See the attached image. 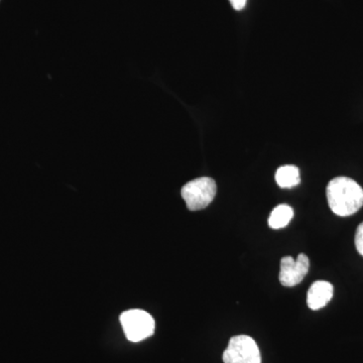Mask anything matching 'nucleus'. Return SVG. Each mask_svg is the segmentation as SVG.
<instances>
[{
	"label": "nucleus",
	"mask_w": 363,
	"mask_h": 363,
	"mask_svg": "<svg viewBox=\"0 0 363 363\" xmlns=\"http://www.w3.org/2000/svg\"><path fill=\"white\" fill-rule=\"evenodd\" d=\"M326 194L329 207L338 216H350L363 206V189L347 177H337L329 182Z\"/></svg>",
	"instance_id": "f257e3e1"
},
{
	"label": "nucleus",
	"mask_w": 363,
	"mask_h": 363,
	"mask_svg": "<svg viewBox=\"0 0 363 363\" xmlns=\"http://www.w3.org/2000/svg\"><path fill=\"white\" fill-rule=\"evenodd\" d=\"M216 191V183L213 179L202 177L186 184L182 188L181 194L188 209L198 211L204 209L213 201Z\"/></svg>",
	"instance_id": "f03ea898"
},
{
	"label": "nucleus",
	"mask_w": 363,
	"mask_h": 363,
	"mask_svg": "<svg viewBox=\"0 0 363 363\" xmlns=\"http://www.w3.org/2000/svg\"><path fill=\"white\" fill-rule=\"evenodd\" d=\"M121 323L126 338L131 342H140L154 334V318L143 310H128L121 315Z\"/></svg>",
	"instance_id": "7ed1b4c3"
},
{
	"label": "nucleus",
	"mask_w": 363,
	"mask_h": 363,
	"mask_svg": "<svg viewBox=\"0 0 363 363\" xmlns=\"http://www.w3.org/2000/svg\"><path fill=\"white\" fill-rule=\"evenodd\" d=\"M223 362L262 363L259 346L250 336H234L223 352Z\"/></svg>",
	"instance_id": "20e7f679"
},
{
	"label": "nucleus",
	"mask_w": 363,
	"mask_h": 363,
	"mask_svg": "<svg viewBox=\"0 0 363 363\" xmlns=\"http://www.w3.org/2000/svg\"><path fill=\"white\" fill-rule=\"evenodd\" d=\"M309 267V257L304 253L298 255L296 259L292 257H284L279 266V283L286 288L298 285L307 276Z\"/></svg>",
	"instance_id": "39448f33"
},
{
	"label": "nucleus",
	"mask_w": 363,
	"mask_h": 363,
	"mask_svg": "<svg viewBox=\"0 0 363 363\" xmlns=\"http://www.w3.org/2000/svg\"><path fill=\"white\" fill-rule=\"evenodd\" d=\"M334 288L331 283L326 281H317L312 284L308 291V307L314 311L322 309L330 302L333 297Z\"/></svg>",
	"instance_id": "423d86ee"
},
{
	"label": "nucleus",
	"mask_w": 363,
	"mask_h": 363,
	"mask_svg": "<svg viewBox=\"0 0 363 363\" xmlns=\"http://www.w3.org/2000/svg\"><path fill=\"white\" fill-rule=\"evenodd\" d=\"M276 182L281 188L296 187L301 182L300 169L292 164L279 167L276 173Z\"/></svg>",
	"instance_id": "0eeeda50"
},
{
	"label": "nucleus",
	"mask_w": 363,
	"mask_h": 363,
	"mask_svg": "<svg viewBox=\"0 0 363 363\" xmlns=\"http://www.w3.org/2000/svg\"><path fill=\"white\" fill-rule=\"evenodd\" d=\"M294 216L292 208L289 205L281 204L272 209L269 218V225L272 229L284 228L290 223Z\"/></svg>",
	"instance_id": "6e6552de"
},
{
	"label": "nucleus",
	"mask_w": 363,
	"mask_h": 363,
	"mask_svg": "<svg viewBox=\"0 0 363 363\" xmlns=\"http://www.w3.org/2000/svg\"><path fill=\"white\" fill-rule=\"evenodd\" d=\"M355 247L357 252L363 257V222L357 227V234H355Z\"/></svg>",
	"instance_id": "1a4fd4ad"
},
{
	"label": "nucleus",
	"mask_w": 363,
	"mask_h": 363,
	"mask_svg": "<svg viewBox=\"0 0 363 363\" xmlns=\"http://www.w3.org/2000/svg\"><path fill=\"white\" fill-rule=\"evenodd\" d=\"M229 1H230L231 6L235 11H241V9H245L247 0H229Z\"/></svg>",
	"instance_id": "9d476101"
}]
</instances>
